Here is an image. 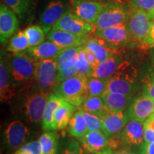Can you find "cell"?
Returning a JSON list of instances; mask_svg holds the SVG:
<instances>
[{"mask_svg":"<svg viewBox=\"0 0 154 154\" xmlns=\"http://www.w3.org/2000/svg\"><path fill=\"white\" fill-rule=\"evenodd\" d=\"M84 51H85V55H86V58L87 59V61H88V63H90V65L92 66V68H94L96 65L98 64V61L96 60V58L93 53H91V51H88L86 49L84 48Z\"/></svg>","mask_w":154,"mask_h":154,"instance_id":"cell-44","label":"cell"},{"mask_svg":"<svg viewBox=\"0 0 154 154\" xmlns=\"http://www.w3.org/2000/svg\"><path fill=\"white\" fill-rule=\"evenodd\" d=\"M124 61L119 54L113 55L103 62L98 63L93 69L91 76L109 79L114 74L121 63Z\"/></svg>","mask_w":154,"mask_h":154,"instance_id":"cell-24","label":"cell"},{"mask_svg":"<svg viewBox=\"0 0 154 154\" xmlns=\"http://www.w3.org/2000/svg\"><path fill=\"white\" fill-rule=\"evenodd\" d=\"M139 154H154V142L153 143H143L140 146L138 151Z\"/></svg>","mask_w":154,"mask_h":154,"instance_id":"cell-43","label":"cell"},{"mask_svg":"<svg viewBox=\"0 0 154 154\" xmlns=\"http://www.w3.org/2000/svg\"><path fill=\"white\" fill-rule=\"evenodd\" d=\"M113 154H139L138 152H136L133 151L132 149H128V148H123L120 149H116L113 151Z\"/></svg>","mask_w":154,"mask_h":154,"instance_id":"cell-45","label":"cell"},{"mask_svg":"<svg viewBox=\"0 0 154 154\" xmlns=\"http://www.w3.org/2000/svg\"><path fill=\"white\" fill-rule=\"evenodd\" d=\"M9 69L17 84L35 80L38 61L32 59L24 51L13 53L7 59Z\"/></svg>","mask_w":154,"mask_h":154,"instance_id":"cell-3","label":"cell"},{"mask_svg":"<svg viewBox=\"0 0 154 154\" xmlns=\"http://www.w3.org/2000/svg\"><path fill=\"white\" fill-rule=\"evenodd\" d=\"M88 131L87 124L82 110L75 112L68 125V132L70 136L76 138L83 137Z\"/></svg>","mask_w":154,"mask_h":154,"instance_id":"cell-27","label":"cell"},{"mask_svg":"<svg viewBox=\"0 0 154 154\" xmlns=\"http://www.w3.org/2000/svg\"><path fill=\"white\" fill-rule=\"evenodd\" d=\"M71 11L84 22L94 24L107 3L92 0H69Z\"/></svg>","mask_w":154,"mask_h":154,"instance_id":"cell-9","label":"cell"},{"mask_svg":"<svg viewBox=\"0 0 154 154\" xmlns=\"http://www.w3.org/2000/svg\"><path fill=\"white\" fill-rule=\"evenodd\" d=\"M92 1H96V2H105V0H92Z\"/></svg>","mask_w":154,"mask_h":154,"instance_id":"cell-51","label":"cell"},{"mask_svg":"<svg viewBox=\"0 0 154 154\" xmlns=\"http://www.w3.org/2000/svg\"><path fill=\"white\" fill-rule=\"evenodd\" d=\"M50 93L37 88V90L26 96L23 110L25 119L31 124L41 122Z\"/></svg>","mask_w":154,"mask_h":154,"instance_id":"cell-6","label":"cell"},{"mask_svg":"<svg viewBox=\"0 0 154 154\" xmlns=\"http://www.w3.org/2000/svg\"><path fill=\"white\" fill-rule=\"evenodd\" d=\"M13 154H30V153H29V152L24 151V150H23L22 149H19L16 152H14Z\"/></svg>","mask_w":154,"mask_h":154,"instance_id":"cell-48","label":"cell"},{"mask_svg":"<svg viewBox=\"0 0 154 154\" xmlns=\"http://www.w3.org/2000/svg\"><path fill=\"white\" fill-rule=\"evenodd\" d=\"M101 119L103 123L102 131L109 138L117 137L129 121L126 111L118 112L109 111Z\"/></svg>","mask_w":154,"mask_h":154,"instance_id":"cell-17","label":"cell"},{"mask_svg":"<svg viewBox=\"0 0 154 154\" xmlns=\"http://www.w3.org/2000/svg\"><path fill=\"white\" fill-rule=\"evenodd\" d=\"M129 17V9L119 3H107L105 8L94 23L96 30L111 27L126 23Z\"/></svg>","mask_w":154,"mask_h":154,"instance_id":"cell-5","label":"cell"},{"mask_svg":"<svg viewBox=\"0 0 154 154\" xmlns=\"http://www.w3.org/2000/svg\"><path fill=\"white\" fill-rule=\"evenodd\" d=\"M83 113L85 117L88 131H102L103 123L101 117L85 111H83Z\"/></svg>","mask_w":154,"mask_h":154,"instance_id":"cell-37","label":"cell"},{"mask_svg":"<svg viewBox=\"0 0 154 154\" xmlns=\"http://www.w3.org/2000/svg\"><path fill=\"white\" fill-rule=\"evenodd\" d=\"M133 98V96L109 91H106L102 96L108 110L111 112L127 110Z\"/></svg>","mask_w":154,"mask_h":154,"instance_id":"cell-22","label":"cell"},{"mask_svg":"<svg viewBox=\"0 0 154 154\" xmlns=\"http://www.w3.org/2000/svg\"><path fill=\"white\" fill-rule=\"evenodd\" d=\"M2 55L0 61V99L2 102L9 103L17 94V83L11 74L7 59Z\"/></svg>","mask_w":154,"mask_h":154,"instance_id":"cell-14","label":"cell"},{"mask_svg":"<svg viewBox=\"0 0 154 154\" xmlns=\"http://www.w3.org/2000/svg\"><path fill=\"white\" fill-rule=\"evenodd\" d=\"M20 149L29 152L30 154H43L41 143L38 140H33V141L25 143Z\"/></svg>","mask_w":154,"mask_h":154,"instance_id":"cell-40","label":"cell"},{"mask_svg":"<svg viewBox=\"0 0 154 154\" xmlns=\"http://www.w3.org/2000/svg\"><path fill=\"white\" fill-rule=\"evenodd\" d=\"M87 79V77L79 74L71 77L56 86L53 94L79 108L88 96Z\"/></svg>","mask_w":154,"mask_h":154,"instance_id":"cell-1","label":"cell"},{"mask_svg":"<svg viewBox=\"0 0 154 154\" xmlns=\"http://www.w3.org/2000/svg\"><path fill=\"white\" fill-rule=\"evenodd\" d=\"M142 47L145 48H154V19L152 20L151 27Z\"/></svg>","mask_w":154,"mask_h":154,"instance_id":"cell-41","label":"cell"},{"mask_svg":"<svg viewBox=\"0 0 154 154\" xmlns=\"http://www.w3.org/2000/svg\"><path fill=\"white\" fill-rule=\"evenodd\" d=\"M29 48V42L24 31H19L9 40L7 51L11 53L22 52Z\"/></svg>","mask_w":154,"mask_h":154,"instance_id":"cell-29","label":"cell"},{"mask_svg":"<svg viewBox=\"0 0 154 154\" xmlns=\"http://www.w3.org/2000/svg\"><path fill=\"white\" fill-rule=\"evenodd\" d=\"M19 28L18 17L3 2L0 5V42L5 44Z\"/></svg>","mask_w":154,"mask_h":154,"instance_id":"cell-16","label":"cell"},{"mask_svg":"<svg viewBox=\"0 0 154 154\" xmlns=\"http://www.w3.org/2000/svg\"><path fill=\"white\" fill-rule=\"evenodd\" d=\"M63 100L54 94H50L47 102L45 109L42 120V128L45 131H52L53 117L57 109L60 106Z\"/></svg>","mask_w":154,"mask_h":154,"instance_id":"cell-25","label":"cell"},{"mask_svg":"<svg viewBox=\"0 0 154 154\" xmlns=\"http://www.w3.org/2000/svg\"><path fill=\"white\" fill-rule=\"evenodd\" d=\"M79 109L83 111L96 115L101 118L109 112L103 99L100 96H88Z\"/></svg>","mask_w":154,"mask_h":154,"instance_id":"cell-26","label":"cell"},{"mask_svg":"<svg viewBox=\"0 0 154 154\" xmlns=\"http://www.w3.org/2000/svg\"><path fill=\"white\" fill-rule=\"evenodd\" d=\"M76 110V106L63 100L62 103L56 110L54 115L52 131L62 130L68 126Z\"/></svg>","mask_w":154,"mask_h":154,"instance_id":"cell-23","label":"cell"},{"mask_svg":"<svg viewBox=\"0 0 154 154\" xmlns=\"http://www.w3.org/2000/svg\"><path fill=\"white\" fill-rule=\"evenodd\" d=\"M151 61H152V63H153V64L154 65V50L153 51L151 52Z\"/></svg>","mask_w":154,"mask_h":154,"instance_id":"cell-50","label":"cell"},{"mask_svg":"<svg viewBox=\"0 0 154 154\" xmlns=\"http://www.w3.org/2000/svg\"><path fill=\"white\" fill-rule=\"evenodd\" d=\"M137 88V69L127 61H123L114 74L107 80L106 91L133 96Z\"/></svg>","mask_w":154,"mask_h":154,"instance_id":"cell-2","label":"cell"},{"mask_svg":"<svg viewBox=\"0 0 154 154\" xmlns=\"http://www.w3.org/2000/svg\"><path fill=\"white\" fill-rule=\"evenodd\" d=\"M61 154H84V150L79 142L72 139L66 143Z\"/></svg>","mask_w":154,"mask_h":154,"instance_id":"cell-38","label":"cell"},{"mask_svg":"<svg viewBox=\"0 0 154 154\" xmlns=\"http://www.w3.org/2000/svg\"><path fill=\"white\" fill-rule=\"evenodd\" d=\"M89 154H113V150L111 148H106V149L101 150L100 151L94 152V153H90Z\"/></svg>","mask_w":154,"mask_h":154,"instance_id":"cell-47","label":"cell"},{"mask_svg":"<svg viewBox=\"0 0 154 154\" xmlns=\"http://www.w3.org/2000/svg\"><path fill=\"white\" fill-rule=\"evenodd\" d=\"M25 34L27 36L29 47L39 45L45 40V32L40 25H32L24 30Z\"/></svg>","mask_w":154,"mask_h":154,"instance_id":"cell-33","label":"cell"},{"mask_svg":"<svg viewBox=\"0 0 154 154\" xmlns=\"http://www.w3.org/2000/svg\"><path fill=\"white\" fill-rule=\"evenodd\" d=\"M116 138L125 148H139L144 143V122L129 120Z\"/></svg>","mask_w":154,"mask_h":154,"instance_id":"cell-10","label":"cell"},{"mask_svg":"<svg viewBox=\"0 0 154 154\" xmlns=\"http://www.w3.org/2000/svg\"><path fill=\"white\" fill-rule=\"evenodd\" d=\"M84 47V46L82 47H70L66 48L63 50V51L56 58V61L57 62L58 69L59 71L62 68L64 63L71 59L72 58L76 57L78 54V53L81 51V49Z\"/></svg>","mask_w":154,"mask_h":154,"instance_id":"cell-36","label":"cell"},{"mask_svg":"<svg viewBox=\"0 0 154 154\" xmlns=\"http://www.w3.org/2000/svg\"><path fill=\"white\" fill-rule=\"evenodd\" d=\"M148 12H149V14L150 17H151L152 19H154V7L151 9V10L148 11Z\"/></svg>","mask_w":154,"mask_h":154,"instance_id":"cell-49","label":"cell"},{"mask_svg":"<svg viewBox=\"0 0 154 154\" xmlns=\"http://www.w3.org/2000/svg\"><path fill=\"white\" fill-rule=\"evenodd\" d=\"M48 39L51 40L63 49L82 47L90 38L89 36H80L72 32L60 29H51L47 34Z\"/></svg>","mask_w":154,"mask_h":154,"instance_id":"cell-18","label":"cell"},{"mask_svg":"<svg viewBox=\"0 0 154 154\" xmlns=\"http://www.w3.org/2000/svg\"><path fill=\"white\" fill-rule=\"evenodd\" d=\"M152 20L148 11L130 7L129 17L126 24L132 42H138L142 46L149 32Z\"/></svg>","mask_w":154,"mask_h":154,"instance_id":"cell-4","label":"cell"},{"mask_svg":"<svg viewBox=\"0 0 154 154\" xmlns=\"http://www.w3.org/2000/svg\"><path fill=\"white\" fill-rule=\"evenodd\" d=\"M154 142V130L144 125V143Z\"/></svg>","mask_w":154,"mask_h":154,"instance_id":"cell-42","label":"cell"},{"mask_svg":"<svg viewBox=\"0 0 154 154\" xmlns=\"http://www.w3.org/2000/svg\"><path fill=\"white\" fill-rule=\"evenodd\" d=\"M59 69L56 59L38 61L36 68L35 82L37 88L49 92L57 86Z\"/></svg>","mask_w":154,"mask_h":154,"instance_id":"cell-7","label":"cell"},{"mask_svg":"<svg viewBox=\"0 0 154 154\" xmlns=\"http://www.w3.org/2000/svg\"><path fill=\"white\" fill-rule=\"evenodd\" d=\"M130 7L149 11L154 7V0H131Z\"/></svg>","mask_w":154,"mask_h":154,"instance_id":"cell-39","label":"cell"},{"mask_svg":"<svg viewBox=\"0 0 154 154\" xmlns=\"http://www.w3.org/2000/svg\"><path fill=\"white\" fill-rule=\"evenodd\" d=\"M94 34L98 37L103 38L116 48L122 47L131 42L126 23L103 29L96 30Z\"/></svg>","mask_w":154,"mask_h":154,"instance_id":"cell-15","label":"cell"},{"mask_svg":"<svg viewBox=\"0 0 154 154\" xmlns=\"http://www.w3.org/2000/svg\"><path fill=\"white\" fill-rule=\"evenodd\" d=\"M2 2L14 11L19 19H23L32 10L34 0H2Z\"/></svg>","mask_w":154,"mask_h":154,"instance_id":"cell-28","label":"cell"},{"mask_svg":"<svg viewBox=\"0 0 154 154\" xmlns=\"http://www.w3.org/2000/svg\"><path fill=\"white\" fill-rule=\"evenodd\" d=\"M41 143L43 154H49L55 150H57L59 136L56 131H46L38 138Z\"/></svg>","mask_w":154,"mask_h":154,"instance_id":"cell-30","label":"cell"},{"mask_svg":"<svg viewBox=\"0 0 154 154\" xmlns=\"http://www.w3.org/2000/svg\"><path fill=\"white\" fill-rule=\"evenodd\" d=\"M63 48L58 46L57 44L48 39L36 47H29L25 51L27 54L36 61L44 59H56L62 52Z\"/></svg>","mask_w":154,"mask_h":154,"instance_id":"cell-21","label":"cell"},{"mask_svg":"<svg viewBox=\"0 0 154 154\" xmlns=\"http://www.w3.org/2000/svg\"><path fill=\"white\" fill-rule=\"evenodd\" d=\"M69 9L63 0H51L46 5L39 17V25L46 34Z\"/></svg>","mask_w":154,"mask_h":154,"instance_id":"cell-11","label":"cell"},{"mask_svg":"<svg viewBox=\"0 0 154 154\" xmlns=\"http://www.w3.org/2000/svg\"><path fill=\"white\" fill-rule=\"evenodd\" d=\"M77 55L67 61L62 68L59 71L57 79V86L63 81L79 74L76 64Z\"/></svg>","mask_w":154,"mask_h":154,"instance_id":"cell-32","label":"cell"},{"mask_svg":"<svg viewBox=\"0 0 154 154\" xmlns=\"http://www.w3.org/2000/svg\"><path fill=\"white\" fill-rule=\"evenodd\" d=\"M144 125L154 130V113L144 122Z\"/></svg>","mask_w":154,"mask_h":154,"instance_id":"cell-46","label":"cell"},{"mask_svg":"<svg viewBox=\"0 0 154 154\" xmlns=\"http://www.w3.org/2000/svg\"><path fill=\"white\" fill-rule=\"evenodd\" d=\"M107 80L94 76L88 77L87 79L88 96L102 97L106 91Z\"/></svg>","mask_w":154,"mask_h":154,"instance_id":"cell-31","label":"cell"},{"mask_svg":"<svg viewBox=\"0 0 154 154\" xmlns=\"http://www.w3.org/2000/svg\"><path fill=\"white\" fill-rule=\"evenodd\" d=\"M49 154H57V150H55V151L51 152V153H49Z\"/></svg>","mask_w":154,"mask_h":154,"instance_id":"cell-52","label":"cell"},{"mask_svg":"<svg viewBox=\"0 0 154 154\" xmlns=\"http://www.w3.org/2000/svg\"><path fill=\"white\" fill-rule=\"evenodd\" d=\"M30 135V130L24 123L19 120L12 121L5 129V140L11 151L20 149Z\"/></svg>","mask_w":154,"mask_h":154,"instance_id":"cell-13","label":"cell"},{"mask_svg":"<svg viewBox=\"0 0 154 154\" xmlns=\"http://www.w3.org/2000/svg\"><path fill=\"white\" fill-rule=\"evenodd\" d=\"M79 140L83 149L89 153L109 148L110 144V138L102 131H88Z\"/></svg>","mask_w":154,"mask_h":154,"instance_id":"cell-20","label":"cell"},{"mask_svg":"<svg viewBox=\"0 0 154 154\" xmlns=\"http://www.w3.org/2000/svg\"><path fill=\"white\" fill-rule=\"evenodd\" d=\"M84 47L94 54L99 63L106 61L113 55L119 54L116 48L113 47L103 38L96 36L88 38Z\"/></svg>","mask_w":154,"mask_h":154,"instance_id":"cell-19","label":"cell"},{"mask_svg":"<svg viewBox=\"0 0 154 154\" xmlns=\"http://www.w3.org/2000/svg\"><path fill=\"white\" fill-rule=\"evenodd\" d=\"M129 120L145 122L154 113V101L143 94L134 97L126 110Z\"/></svg>","mask_w":154,"mask_h":154,"instance_id":"cell-12","label":"cell"},{"mask_svg":"<svg viewBox=\"0 0 154 154\" xmlns=\"http://www.w3.org/2000/svg\"><path fill=\"white\" fill-rule=\"evenodd\" d=\"M142 94L154 101V65L149 69L142 79Z\"/></svg>","mask_w":154,"mask_h":154,"instance_id":"cell-34","label":"cell"},{"mask_svg":"<svg viewBox=\"0 0 154 154\" xmlns=\"http://www.w3.org/2000/svg\"><path fill=\"white\" fill-rule=\"evenodd\" d=\"M76 64L77 68H78L79 75L86 76L87 78L91 76L93 68L86 59L84 47H83L79 52L78 53Z\"/></svg>","mask_w":154,"mask_h":154,"instance_id":"cell-35","label":"cell"},{"mask_svg":"<svg viewBox=\"0 0 154 154\" xmlns=\"http://www.w3.org/2000/svg\"><path fill=\"white\" fill-rule=\"evenodd\" d=\"M52 29L66 31L80 36H89L96 31L93 24L84 22L77 17L70 9L59 19Z\"/></svg>","mask_w":154,"mask_h":154,"instance_id":"cell-8","label":"cell"}]
</instances>
